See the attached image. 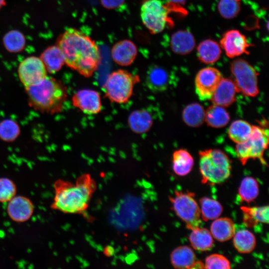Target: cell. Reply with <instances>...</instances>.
Segmentation results:
<instances>
[{"mask_svg": "<svg viewBox=\"0 0 269 269\" xmlns=\"http://www.w3.org/2000/svg\"><path fill=\"white\" fill-rule=\"evenodd\" d=\"M57 45L66 65L82 76L90 77L97 70L101 59L98 47L81 31L67 29L58 38Z\"/></svg>", "mask_w": 269, "mask_h": 269, "instance_id": "1", "label": "cell"}, {"mask_svg": "<svg viewBox=\"0 0 269 269\" xmlns=\"http://www.w3.org/2000/svg\"><path fill=\"white\" fill-rule=\"evenodd\" d=\"M54 196L51 208L65 214H82L89 207L96 189L90 174L84 173L75 182L59 179L54 183Z\"/></svg>", "mask_w": 269, "mask_h": 269, "instance_id": "2", "label": "cell"}, {"mask_svg": "<svg viewBox=\"0 0 269 269\" xmlns=\"http://www.w3.org/2000/svg\"><path fill=\"white\" fill-rule=\"evenodd\" d=\"M25 89L30 106L47 113L60 112L67 97L66 88L62 82L47 76L38 84Z\"/></svg>", "mask_w": 269, "mask_h": 269, "instance_id": "3", "label": "cell"}, {"mask_svg": "<svg viewBox=\"0 0 269 269\" xmlns=\"http://www.w3.org/2000/svg\"><path fill=\"white\" fill-rule=\"evenodd\" d=\"M199 170L201 182L214 185L226 180L230 176L231 162L222 150L208 149L199 151Z\"/></svg>", "mask_w": 269, "mask_h": 269, "instance_id": "4", "label": "cell"}, {"mask_svg": "<svg viewBox=\"0 0 269 269\" xmlns=\"http://www.w3.org/2000/svg\"><path fill=\"white\" fill-rule=\"evenodd\" d=\"M139 82L138 75L119 69L107 77L103 86L105 94L112 102L123 104L131 98L135 85Z\"/></svg>", "mask_w": 269, "mask_h": 269, "instance_id": "5", "label": "cell"}, {"mask_svg": "<svg viewBox=\"0 0 269 269\" xmlns=\"http://www.w3.org/2000/svg\"><path fill=\"white\" fill-rule=\"evenodd\" d=\"M264 126H252L249 138L237 144L236 154L242 165H245L250 159H258L263 165H268L264 153L269 145V130Z\"/></svg>", "mask_w": 269, "mask_h": 269, "instance_id": "6", "label": "cell"}, {"mask_svg": "<svg viewBox=\"0 0 269 269\" xmlns=\"http://www.w3.org/2000/svg\"><path fill=\"white\" fill-rule=\"evenodd\" d=\"M175 6L170 3L166 5L160 0H145L140 7L142 23L151 33L161 32L169 22V12L178 10Z\"/></svg>", "mask_w": 269, "mask_h": 269, "instance_id": "7", "label": "cell"}, {"mask_svg": "<svg viewBox=\"0 0 269 269\" xmlns=\"http://www.w3.org/2000/svg\"><path fill=\"white\" fill-rule=\"evenodd\" d=\"M194 196V193L188 191H175L174 196L169 197L176 214L185 223L186 228L191 230L201 224L200 209Z\"/></svg>", "mask_w": 269, "mask_h": 269, "instance_id": "8", "label": "cell"}, {"mask_svg": "<svg viewBox=\"0 0 269 269\" xmlns=\"http://www.w3.org/2000/svg\"><path fill=\"white\" fill-rule=\"evenodd\" d=\"M230 69L237 92L250 97L258 94L259 74L251 65L247 61L238 58L231 63Z\"/></svg>", "mask_w": 269, "mask_h": 269, "instance_id": "9", "label": "cell"}, {"mask_svg": "<svg viewBox=\"0 0 269 269\" xmlns=\"http://www.w3.org/2000/svg\"><path fill=\"white\" fill-rule=\"evenodd\" d=\"M18 74L26 88L41 82L47 76V70L40 57L30 56L19 64Z\"/></svg>", "mask_w": 269, "mask_h": 269, "instance_id": "10", "label": "cell"}, {"mask_svg": "<svg viewBox=\"0 0 269 269\" xmlns=\"http://www.w3.org/2000/svg\"><path fill=\"white\" fill-rule=\"evenodd\" d=\"M222 78L221 72L214 67L201 69L195 79V91L199 99L201 101L210 99Z\"/></svg>", "mask_w": 269, "mask_h": 269, "instance_id": "11", "label": "cell"}, {"mask_svg": "<svg viewBox=\"0 0 269 269\" xmlns=\"http://www.w3.org/2000/svg\"><path fill=\"white\" fill-rule=\"evenodd\" d=\"M220 46L229 58H235L243 54H249L248 43L246 36L239 30L232 29L226 32L220 40Z\"/></svg>", "mask_w": 269, "mask_h": 269, "instance_id": "12", "label": "cell"}, {"mask_svg": "<svg viewBox=\"0 0 269 269\" xmlns=\"http://www.w3.org/2000/svg\"><path fill=\"white\" fill-rule=\"evenodd\" d=\"M74 107L87 115L99 113L102 108L101 96L98 92L91 89L77 91L72 98Z\"/></svg>", "mask_w": 269, "mask_h": 269, "instance_id": "13", "label": "cell"}, {"mask_svg": "<svg viewBox=\"0 0 269 269\" xmlns=\"http://www.w3.org/2000/svg\"><path fill=\"white\" fill-rule=\"evenodd\" d=\"M6 211L9 217L17 223L28 221L32 216L34 205L28 198L15 195L7 202Z\"/></svg>", "mask_w": 269, "mask_h": 269, "instance_id": "14", "label": "cell"}, {"mask_svg": "<svg viewBox=\"0 0 269 269\" xmlns=\"http://www.w3.org/2000/svg\"><path fill=\"white\" fill-rule=\"evenodd\" d=\"M170 75L168 71L163 67L152 65L148 69L145 84L148 88L154 93L165 91L170 84Z\"/></svg>", "mask_w": 269, "mask_h": 269, "instance_id": "15", "label": "cell"}, {"mask_svg": "<svg viewBox=\"0 0 269 269\" xmlns=\"http://www.w3.org/2000/svg\"><path fill=\"white\" fill-rule=\"evenodd\" d=\"M237 92L236 87L232 80L222 78L210 100L214 105L228 107L235 101Z\"/></svg>", "mask_w": 269, "mask_h": 269, "instance_id": "16", "label": "cell"}, {"mask_svg": "<svg viewBox=\"0 0 269 269\" xmlns=\"http://www.w3.org/2000/svg\"><path fill=\"white\" fill-rule=\"evenodd\" d=\"M137 53L136 45L128 39L116 43L111 50L112 58L115 62L121 65H130L134 60Z\"/></svg>", "mask_w": 269, "mask_h": 269, "instance_id": "17", "label": "cell"}, {"mask_svg": "<svg viewBox=\"0 0 269 269\" xmlns=\"http://www.w3.org/2000/svg\"><path fill=\"white\" fill-rule=\"evenodd\" d=\"M170 45L175 53L186 55L190 53L194 48L195 40L189 30H180L172 35Z\"/></svg>", "mask_w": 269, "mask_h": 269, "instance_id": "18", "label": "cell"}, {"mask_svg": "<svg viewBox=\"0 0 269 269\" xmlns=\"http://www.w3.org/2000/svg\"><path fill=\"white\" fill-rule=\"evenodd\" d=\"M210 232L216 240L221 242L227 241L235 234V226L229 218H217L211 224Z\"/></svg>", "mask_w": 269, "mask_h": 269, "instance_id": "19", "label": "cell"}, {"mask_svg": "<svg viewBox=\"0 0 269 269\" xmlns=\"http://www.w3.org/2000/svg\"><path fill=\"white\" fill-rule=\"evenodd\" d=\"M128 124L134 133L142 134L150 130L153 124V119L150 114L146 110H136L129 115Z\"/></svg>", "mask_w": 269, "mask_h": 269, "instance_id": "20", "label": "cell"}, {"mask_svg": "<svg viewBox=\"0 0 269 269\" xmlns=\"http://www.w3.org/2000/svg\"><path fill=\"white\" fill-rule=\"evenodd\" d=\"M196 261V256L192 249L187 246H179L171 253L170 262L175 269H192Z\"/></svg>", "mask_w": 269, "mask_h": 269, "instance_id": "21", "label": "cell"}, {"mask_svg": "<svg viewBox=\"0 0 269 269\" xmlns=\"http://www.w3.org/2000/svg\"><path fill=\"white\" fill-rule=\"evenodd\" d=\"M221 48L220 45L213 40H204L199 44L197 48V57L204 63L213 64L220 58Z\"/></svg>", "mask_w": 269, "mask_h": 269, "instance_id": "22", "label": "cell"}, {"mask_svg": "<svg viewBox=\"0 0 269 269\" xmlns=\"http://www.w3.org/2000/svg\"><path fill=\"white\" fill-rule=\"evenodd\" d=\"M40 58L46 70L50 73L58 72L65 63L64 55L57 45L47 47L42 53Z\"/></svg>", "mask_w": 269, "mask_h": 269, "instance_id": "23", "label": "cell"}, {"mask_svg": "<svg viewBox=\"0 0 269 269\" xmlns=\"http://www.w3.org/2000/svg\"><path fill=\"white\" fill-rule=\"evenodd\" d=\"M243 223L248 228L256 226L258 223H269V206L262 207L242 206Z\"/></svg>", "mask_w": 269, "mask_h": 269, "instance_id": "24", "label": "cell"}, {"mask_svg": "<svg viewBox=\"0 0 269 269\" xmlns=\"http://www.w3.org/2000/svg\"><path fill=\"white\" fill-rule=\"evenodd\" d=\"M194 159L190 153L185 149L175 150L172 155V167L175 173L179 176L187 175L191 171Z\"/></svg>", "mask_w": 269, "mask_h": 269, "instance_id": "25", "label": "cell"}, {"mask_svg": "<svg viewBox=\"0 0 269 269\" xmlns=\"http://www.w3.org/2000/svg\"><path fill=\"white\" fill-rule=\"evenodd\" d=\"M189 239L192 247L200 251L209 250L214 245L210 231L204 228L198 227L192 230Z\"/></svg>", "mask_w": 269, "mask_h": 269, "instance_id": "26", "label": "cell"}, {"mask_svg": "<svg viewBox=\"0 0 269 269\" xmlns=\"http://www.w3.org/2000/svg\"><path fill=\"white\" fill-rule=\"evenodd\" d=\"M230 120L229 113L223 107L213 105L205 113V121L210 127L220 128L226 126Z\"/></svg>", "mask_w": 269, "mask_h": 269, "instance_id": "27", "label": "cell"}, {"mask_svg": "<svg viewBox=\"0 0 269 269\" xmlns=\"http://www.w3.org/2000/svg\"><path fill=\"white\" fill-rule=\"evenodd\" d=\"M205 111L203 107L197 103L190 104L185 107L182 112V119L188 126L196 128L201 126L205 121Z\"/></svg>", "mask_w": 269, "mask_h": 269, "instance_id": "28", "label": "cell"}, {"mask_svg": "<svg viewBox=\"0 0 269 269\" xmlns=\"http://www.w3.org/2000/svg\"><path fill=\"white\" fill-rule=\"evenodd\" d=\"M233 237V244L238 252L247 254L254 250L256 240L251 231L246 229L241 230L235 233Z\"/></svg>", "mask_w": 269, "mask_h": 269, "instance_id": "29", "label": "cell"}, {"mask_svg": "<svg viewBox=\"0 0 269 269\" xmlns=\"http://www.w3.org/2000/svg\"><path fill=\"white\" fill-rule=\"evenodd\" d=\"M252 126L242 120L233 122L228 131L230 138L237 144L246 141L250 137Z\"/></svg>", "mask_w": 269, "mask_h": 269, "instance_id": "30", "label": "cell"}, {"mask_svg": "<svg viewBox=\"0 0 269 269\" xmlns=\"http://www.w3.org/2000/svg\"><path fill=\"white\" fill-rule=\"evenodd\" d=\"M202 219L204 221L216 219L223 212L222 205L217 200L206 197L199 200Z\"/></svg>", "mask_w": 269, "mask_h": 269, "instance_id": "31", "label": "cell"}, {"mask_svg": "<svg viewBox=\"0 0 269 269\" xmlns=\"http://www.w3.org/2000/svg\"><path fill=\"white\" fill-rule=\"evenodd\" d=\"M259 193V184L256 179L248 176L242 180L238 190L241 201L250 203L258 197Z\"/></svg>", "mask_w": 269, "mask_h": 269, "instance_id": "32", "label": "cell"}, {"mask_svg": "<svg viewBox=\"0 0 269 269\" xmlns=\"http://www.w3.org/2000/svg\"><path fill=\"white\" fill-rule=\"evenodd\" d=\"M26 43L24 35L19 31L12 30L6 33L3 38V43L5 49L10 52L22 51Z\"/></svg>", "mask_w": 269, "mask_h": 269, "instance_id": "33", "label": "cell"}, {"mask_svg": "<svg viewBox=\"0 0 269 269\" xmlns=\"http://www.w3.org/2000/svg\"><path fill=\"white\" fill-rule=\"evenodd\" d=\"M220 14L224 18H235L241 10V0H220L218 4Z\"/></svg>", "mask_w": 269, "mask_h": 269, "instance_id": "34", "label": "cell"}, {"mask_svg": "<svg viewBox=\"0 0 269 269\" xmlns=\"http://www.w3.org/2000/svg\"><path fill=\"white\" fill-rule=\"evenodd\" d=\"M20 129L18 124L11 120L0 123V137L4 141H12L18 136Z\"/></svg>", "mask_w": 269, "mask_h": 269, "instance_id": "35", "label": "cell"}, {"mask_svg": "<svg viewBox=\"0 0 269 269\" xmlns=\"http://www.w3.org/2000/svg\"><path fill=\"white\" fill-rule=\"evenodd\" d=\"M16 186L12 180L0 178V202H8L16 195Z\"/></svg>", "mask_w": 269, "mask_h": 269, "instance_id": "36", "label": "cell"}, {"mask_svg": "<svg viewBox=\"0 0 269 269\" xmlns=\"http://www.w3.org/2000/svg\"><path fill=\"white\" fill-rule=\"evenodd\" d=\"M230 268V261L222 255L212 254L205 259L204 269H229Z\"/></svg>", "mask_w": 269, "mask_h": 269, "instance_id": "37", "label": "cell"}, {"mask_svg": "<svg viewBox=\"0 0 269 269\" xmlns=\"http://www.w3.org/2000/svg\"><path fill=\"white\" fill-rule=\"evenodd\" d=\"M126 0H101L102 5L107 9H116L123 5Z\"/></svg>", "mask_w": 269, "mask_h": 269, "instance_id": "38", "label": "cell"}, {"mask_svg": "<svg viewBox=\"0 0 269 269\" xmlns=\"http://www.w3.org/2000/svg\"><path fill=\"white\" fill-rule=\"evenodd\" d=\"M104 253L107 257L112 256L114 254V248L111 246H107L104 250Z\"/></svg>", "mask_w": 269, "mask_h": 269, "instance_id": "39", "label": "cell"}, {"mask_svg": "<svg viewBox=\"0 0 269 269\" xmlns=\"http://www.w3.org/2000/svg\"><path fill=\"white\" fill-rule=\"evenodd\" d=\"M204 264L202 262H201L200 261H196L193 264L192 269H204Z\"/></svg>", "mask_w": 269, "mask_h": 269, "instance_id": "40", "label": "cell"}, {"mask_svg": "<svg viewBox=\"0 0 269 269\" xmlns=\"http://www.w3.org/2000/svg\"><path fill=\"white\" fill-rule=\"evenodd\" d=\"M170 3L176 5H180L184 4L185 2V0H168Z\"/></svg>", "mask_w": 269, "mask_h": 269, "instance_id": "41", "label": "cell"}, {"mask_svg": "<svg viewBox=\"0 0 269 269\" xmlns=\"http://www.w3.org/2000/svg\"><path fill=\"white\" fill-rule=\"evenodd\" d=\"M5 5V0H0V9Z\"/></svg>", "mask_w": 269, "mask_h": 269, "instance_id": "42", "label": "cell"}]
</instances>
